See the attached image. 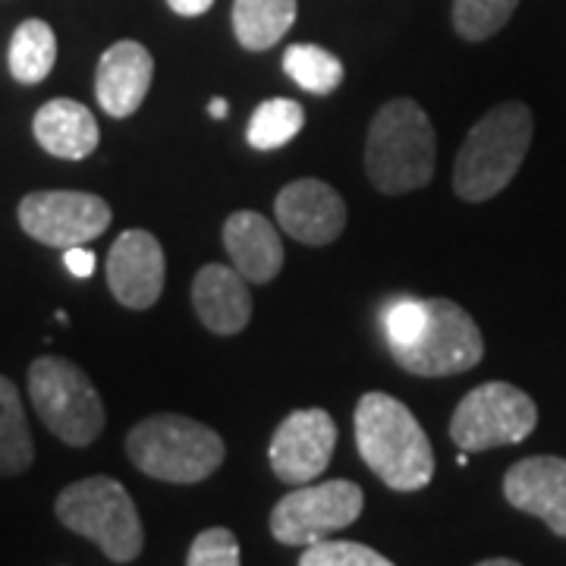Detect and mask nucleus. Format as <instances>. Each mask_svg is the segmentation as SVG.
I'll list each match as a JSON object with an SVG mask.
<instances>
[{"mask_svg":"<svg viewBox=\"0 0 566 566\" xmlns=\"http://www.w3.org/2000/svg\"><path fill=\"white\" fill-rule=\"evenodd\" d=\"M356 447L365 465L394 491H422L434 479V450L419 419L397 397L371 390L356 403Z\"/></svg>","mask_w":566,"mask_h":566,"instance_id":"f257e3e1","label":"nucleus"},{"mask_svg":"<svg viewBox=\"0 0 566 566\" xmlns=\"http://www.w3.org/2000/svg\"><path fill=\"white\" fill-rule=\"evenodd\" d=\"M535 133L532 111L523 102L491 107L465 136L453 164V192L463 202H488L504 192L523 167Z\"/></svg>","mask_w":566,"mask_h":566,"instance_id":"f03ea898","label":"nucleus"},{"mask_svg":"<svg viewBox=\"0 0 566 566\" xmlns=\"http://www.w3.org/2000/svg\"><path fill=\"white\" fill-rule=\"evenodd\" d=\"M434 126L419 102L394 98L368 126L365 139V174L385 196L416 192L434 177Z\"/></svg>","mask_w":566,"mask_h":566,"instance_id":"7ed1b4c3","label":"nucleus"},{"mask_svg":"<svg viewBox=\"0 0 566 566\" xmlns=\"http://www.w3.org/2000/svg\"><path fill=\"white\" fill-rule=\"evenodd\" d=\"M126 453L139 472L158 482L196 485L218 472L227 447L214 428L177 412H161L142 419L126 434Z\"/></svg>","mask_w":566,"mask_h":566,"instance_id":"20e7f679","label":"nucleus"},{"mask_svg":"<svg viewBox=\"0 0 566 566\" xmlns=\"http://www.w3.org/2000/svg\"><path fill=\"white\" fill-rule=\"evenodd\" d=\"M54 513L63 526L102 547L114 564H129L142 554L145 528L129 491L111 475H92L61 491Z\"/></svg>","mask_w":566,"mask_h":566,"instance_id":"39448f33","label":"nucleus"},{"mask_svg":"<svg viewBox=\"0 0 566 566\" xmlns=\"http://www.w3.org/2000/svg\"><path fill=\"white\" fill-rule=\"evenodd\" d=\"M29 397L44 428L70 447H88L104 431V403L92 378L61 356L29 365Z\"/></svg>","mask_w":566,"mask_h":566,"instance_id":"423d86ee","label":"nucleus"},{"mask_svg":"<svg viewBox=\"0 0 566 566\" xmlns=\"http://www.w3.org/2000/svg\"><path fill=\"white\" fill-rule=\"evenodd\" d=\"M538 424V406L526 390L506 381L469 390L450 419V441L465 453L523 444Z\"/></svg>","mask_w":566,"mask_h":566,"instance_id":"0eeeda50","label":"nucleus"},{"mask_svg":"<svg viewBox=\"0 0 566 566\" xmlns=\"http://www.w3.org/2000/svg\"><path fill=\"white\" fill-rule=\"evenodd\" d=\"M424 308L428 318L422 334L409 346L390 349L400 368L419 378H447V375H463L482 363L485 340L463 305L450 300H424Z\"/></svg>","mask_w":566,"mask_h":566,"instance_id":"6e6552de","label":"nucleus"},{"mask_svg":"<svg viewBox=\"0 0 566 566\" xmlns=\"http://www.w3.org/2000/svg\"><path fill=\"white\" fill-rule=\"evenodd\" d=\"M363 488L331 479L322 485H300L271 510V535L290 547H312L363 516Z\"/></svg>","mask_w":566,"mask_h":566,"instance_id":"1a4fd4ad","label":"nucleus"},{"mask_svg":"<svg viewBox=\"0 0 566 566\" xmlns=\"http://www.w3.org/2000/svg\"><path fill=\"white\" fill-rule=\"evenodd\" d=\"M20 227L41 245L73 249L102 237L111 227V205L92 192L48 189L25 196L17 208Z\"/></svg>","mask_w":566,"mask_h":566,"instance_id":"9d476101","label":"nucleus"},{"mask_svg":"<svg viewBox=\"0 0 566 566\" xmlns=\"http://www.w3.org/2000/svg\"><path fill=\"white\" fill-rule=\"evenodd\" d=\"M337 447L334 419L312 406L290 412L271 438V469L286 485H308L322 475Z\"/></svg>","mask_w":566,"mask_h":566,"instance_id":"9b49d317","label":"nucleus"},{"mask_svg":"<svg viewBox=\"0 0 566 566\" xmlns=\"http://www.w3.org/2000/svg\"><path fill=\"white\" fill-rule=\"evenodd\" d=\"M167 262L161 243L148 230H126L107 252V286L114 300L133 312L151 308L161 300Z\"/></svg>","mask_w":566,"mask_h":566,"instance_id":"f8f14e48","label":"nucleus"},{"mask_svg":"<svg viewBox=\"0 0 566 566\" xmlns=\"http://www.w3.org/2000/svg\"><path fill=\"white\" fill-rule=\"evenodd\" d=\"M274 214L283 233L305 245L334 243L346 227L344 196L334 186L312 177L283 186L274 202Z\"/></svg>","mask_w":566,"mask_h":566,"instance_id":"ddd939ff","label":"nucleus"},{"mask_svg":"<svg viewBox=\"0 0 566 566\" xmlns=\"http://www.w3.org/2000/svg\"><path fill=\"white\" fill-rule=\"evenodd\" d=\"M504 497L516 510L538 516L554 535L566 538V460L526 457L504 475Z\"/></svg>","mask_w":566,"mask_h":566,"instance_id":"4468645a","label":"nucleus"},{"mask_svg":"<svg viewBox=\"0 0 566 566\" xmlns=\"http://www.w3.org/2000/svg\"><path fill=\"white\" fill-rule=\"evenodd\" d=\"M155 80V57L139 41H117L98 61L95 98L111 117H133Z\"/></svg>","mask_w":566,"mask_h":566,"instance_id":"2eb2a0df","label":"nucleus"},{"mask_svg":"<svg viewBox=\"0 0 566 566\" xmlns=\"http://www.w3.org/2000/svg\"><path fill=\"white\" fill-rule=\"evenodd\" d=\"M192 308L211 334L233 337L252 318L249 281L237 268L205 264L192 281Z\"/></svg>","mask_w":566,"mask_h":566,"instance_id":"dca6fc26","label":"nucleus"},{"mask_svg":"<svg viewBox=\"0 0 566 566\" xmlns=\"http://www.w3.org/2000/svg\"><path fill=\"white\" fill-rule=\"evenodd\" d=\"M223 245L249 283H271L283 268V243L274 223L259 211H237L223 223Z\"/></svg>","mask_w":566,"mask_h":566,"instance_id":"f3484780","label":"nucleus"},{"mask_svg":"<svg viewBox=\"0 0 566 566\" xmlns=\"http://www.w3.org/2000/svg\"><path fill=\"white\" fill-rule=\"evenodd\" d=\"M35 142L48 155L63 161H82L98 148V120L82 102L73 98H54L41 104L35 120H32Z\"/></svg>","mask_w":566,"mask_h":566,"instance_id":"a211bd4d","label":"nucleus"},{"mask_svg":"<svg viewBox=\"0 0 566 566\" xmlns=\"http://www.w3.org/2000/svg\"><path fill=\"white\" fill-rule=\"evenodd\" d=\"M296 22V0H233V32L245 51H268Z\"/></svg>","mask_w":566,"mask_h":566,"instance_id":"6ab92c4d","label":"nucleus"},{"mask_svg":"<svg viewBox=\"0 0 566 566\" xmlns=\"http://www.w3.org/2000/svg\"><path fill=\"white\" fill-rule=\"evenodd\" d=\"M10 73L22 85H39L57 63V35L44 20H25L10 39Z\"/></svg>","mask_w":566,"mask_h":566,"instance_id":"aec40b11","label":"nucleus"},{"mask_svg":"<svg viewBox=\"0 0 566 566\" xmlns=\"http://www.w3.org/2000/svg\"><path fill=\"white\" fill-rule=\"evenodd\" d=\"M35 460L32 431L25 422L20 390L0 375V475H20Z\"/></svg>","mask_w":566,"mask_h":566,"instance_id":"412c9836","label":"nucleus"},{"mask_svg":"<svg viewBox=\"0 0 566 566\" xmlns=\"http://www.w3.org/2000/svg\"><path fill=\"white\" fill-rule=\"evenodd\" d=\"M303 104L293 98H271L255 107L249 129H245V139L255 151H274V148H283L286 142L296 139L303 133Z\"/></svg>","mask_w":566,"mask_h":566,"instance_id":"4be33fe9","label":"nucleus"},{"mask_svg":"<svg viewBox=\"0 0 566 566\" xmlns=\"http://www.w3.org/2000/svg\"><path fill=\"white\" fill-rule=\"evenodd\" d=\"M283 73L312 95H331L344 82V63L318 44H290L283 51Z\"/></svg>","mask_w":566,"mask_h":566,"instance_id":"5701e85b","label":"nucleus"},{"mask_svg":"<svg viewBox=\"0 0 566 566\" xmlns=\"http://www.w3.org/2000/svg\"><path fill=\"white\" fill-rule=\"evenodd\" d=\"M520 0H453V29L465 41H488L504 29Z\"/></svg>","mask_w":566,"mask_h":566,"instance_id":"b1692460","label":"nucleus"},{"mask_svg":"<svg viewBox=\"0 0 566 566\" xmlns=\"http://www.w3.org/2000/svg\"><path fill=\"white\" fill-rule=\"evenodd\" d=\"M300 566H394L381 557L375 547L359 545V542H318L305 547Z\"/></svg>","mask_w":566,"mask_h":566,"instance_id":"393cba45","label":"nucleus"},{"mask_svg":"<svg viewBox=\"0 0 566 566\" xmlns=\"http://www.w3.org/2000/svg\"><path fill=\"white\" fill-rule=\"evenodd\" d=\"M186 566H240V542L230 528H205L189 545Z\"/></svg>","mask_w":566,"mask_h":566,"instance_id":"a878e982","label":"nucleus"},{"mask_svg":"<svg viewBox=\"0 0 566 566\" xmlns=\"http://www.w3.org/2000/svg\"><path fill=\"white\" fill-rule=\"evenodd\" d=\"M428 308L424 300H394L385 308V337L390 349L397 346H409L419 334H422Z\"/></svg>","mask_w":566,"mask_h":566,"instance_id":"bb28decb","label":"nucleus"},{"mask_svg":"<svg viewBox=\"0 0 566 566\" xmlns=\"http://www.w3.org/2000/svg\"><path fill=\"white\" fill-rule=\"evenodd\" d=\"M63 264L73 277H92L95 274V255L85 249V245H73V249H63Z\"/></svg>","mask_w":566,"mask_h":566,"instance_id":"cd10ccee","label":"nucleus"},{"mask_svg":"<svg viewBox=\"0 0 566 566\" xmlns=\"http://www.w3.org/2000/svg\"><path fill=\"white\" fill-rule=\"evenodd\" d=\"M211 3L214 0H167V7L180 17H202L211 10Z\"/></svg>","mask_w":566,"mask_h":566,"instance_id":"c85d7f7f","label":"nucleus"},{"mask_svg":"<svg viewBox=\"0 0 566 566\" xmlns=\"http://www.w3.org/2000/svg\"><path fill=\"white\" fill-rule=\"evenodd\" d=\"M208 114H211L214 120H223V117H227V102H223V98H211V104H208Z\"/></svg>","mask_w":566,"mask_h":566,"instance_id":"c756f323","label":"nucleus"},{"mask_svg":"<svg viewBox=\"0 0 566 566\" xmlns=\"http://www.w3.org/2000/svg\"><path fill=\"white\" fill-rule=\"evenodd\" d=\"M475 566H523V564H516V560H506V557H491V560H482V564H475Z\"/></svg>","mask_w":566,"mask_h":566,"instance_id":"7c9ffc66","label":"nucleus"}]
</instances>
